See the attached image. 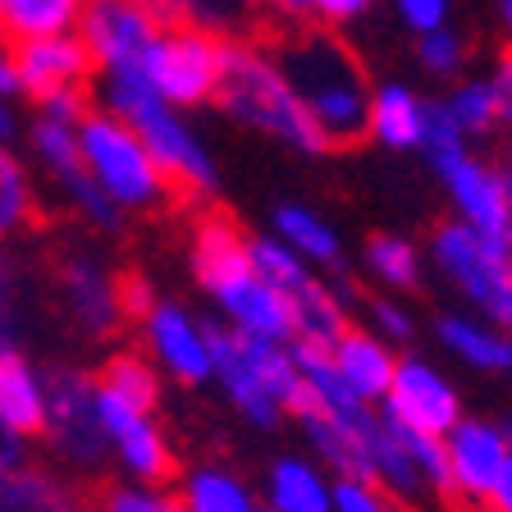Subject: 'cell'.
<instances>
[{"label":"cell","mask_w":512,"mask_h":512,"mask_svg":"<svg viewBox=\"0 0 512 512\" xmlns=\"http://www.w3.org/2000/svg\"><path fill=\"white\" fill-rule=\"evenodd\" d=\"M279 69L288 74L293 92L302 96L307 115L334 147H357L366 138V115H371V78L362 60L325 28H288L284 42L270 46Z\"/></svg>","instance_id":"1"},{"label":"cell","mask_w":512,"mask_h":512,"mask_svg":"<svg viewBox=\"0 0 512 512\" xmlns=\"http://www.w3.org/2000/svg\"><path fill=\"white\" fill-rule=\"evenodd\" d=\"M192 275L206 288V298L224 311V325L252 339L293 343V316L288 302L270 279L256 275L247 234L229 215L211 211L192 224Z\"/></svg>","instance_id":"2"},{"label":"cell","mask_w":512,"mask_h":512,"mask_svg":"<svg viewBox=\"0 0 512 512\" xmlns=\"http://www.w3.org/2000/svg\"><path fill=\"white\" fill-rule=\"evenodd\" d=\"M215 106L234 124L266 133L279 147L298 151V156H325L330 142L316 128V119L307 115L302 96L293 92L288 74L279 69L275 51L261 46L256 37H234L224 42V69L220 87H215Z\"/></svg>","instance_id":"3"},{"label":"cell","mask_w":512,"mask_h":512,"mask_svg":"<svg viewBox=\"0 0 512 512\" xmlns=\"http://www.w3.org/2000/svg\"><path fill=\"white\" fill-rule=\"evenodd\" d=\"M101 110L119 115L133 133H138L142 147H147L151 160L160 165V174L170 179L179 202H206L215 192L220 174H215L211 147H206L202 133L192 128V119H183L179 106L160 101L142 78L101 74Z\"/></svg>","instance_id":"4"},{"label":"cell","mask_w":512,"mask_h":512,"mask_svg":"<svg viewBox=\"0 0 512 512\" xmlns=\"http://www.w3.org/2000/svg\"><path fill=\"white\" fill-rule=\"evenodd\" d=\"M206 339H211V380L224 389V398L234 403L243 421L270 430L298 412L302 375L293 343L252 339V334H238L220 320H206Z\"/></svg>","instance_id":"5"},{"label":"cell","mask_w":512,"mask_h":512,"mask_svg":"<svg viewBox=\"0 0 512 512\" xmlns=\"http://www.w3.org/2000/svg\"><path fill=\"white\" fill-rule=\"evenodd\" d=\"M421 156L430 160L435 179L444 183L458 220L471 224L476 234L512 247V179H508V170L480 160L476 151H471V138H462V128L444 115L439 101H430V128H426V142H421Z\"/></svg>","instance_id":"6"},{"label":"cell","mask_w":512,"mask_h":512,"mask_svg":"<svg viewBox=\"0 0 512 512\" xmlns=\"http://www.w3.org/2000/svg\"><path fill=\"white\" fill-rule=\"evenodd\" d=\"M78 151H83V165L96 179V188L106 192L119 211H160V206L174 202L170 179L160 174L142 138L110 110H87V119L78 124Z\"/></svg>","instance_id":"7"},{"label":"cell","mask_w":512,"mask_h":512,"mask_svg":"<svg viewBox=\"0 0 512 512\" xmlns=\"http://www.w3.org/2000/svg\"><path fill=\"white\" fill-rule=\"evenodd\" d=\"M46 380V421H42V444L51 448V458L74 471H96L110 462V439L101 426V394H96V375L83 366L55 362L42 366Z\"/></svg>","instance_id":"8"},{"label":"cell","mask_w":512,"mask_h":512,"mask_svg":"<svg viewBox=\"0 0 512 512\" xmlns=\"http://www.w3.org/2000/svg\"><path fill=\"white\" fill-rule=\"evenodd\" d=\"M247 252L261 279L279 288V298L288 302L293 316V343L307 348H330L343 330H348V302L334 293V284L320 279L316 266H307L293 247H284L275 234H247Z\"/></svg>","instance_id":"9"},{"label":"cell","mask_w":512,"mask_h":512,"mask_svg":"<svg viewBox=\"0 0 512 512\" xmlns=\"http://www.w3.org/2000/svg\"><path fill=\"white\" fill-rule=\"evenodd\" d=\"M426 261L471 311H480V316H490L499 325L503 307L512 298V247L476 234L462 220H448L430 234Z\"/></svg>","instance_id":"10"},{"label":"cell","mask_w":512,"mask_h":512,"mask_svg":"<svg viewBox=\"0 0 512 512\" xmlns=\"http://www.w3.org/2000/svg\"><path fill=\"white\" fill-rule=\"evenodd\" d=\"M224 42H229V37H215V32H206V28L165 23L156 46L147 51V64H142L138 78L160 101H170V106H179V110L206 106V101H215V87H220Z\"/></svg>","instance_id":"11"},{"label":"cell","mask_w":512,"mask_h":512,"mask_svg":"<svg viewBox=\"0 0 512 512\" xmlns=\"http://www.w3.org/2000/svg\"><path fill=\"white\" fill-rule=\"evenodd\" d=\"M23 142H28V151L37 156V165L51 174V183L69 197V206H74L92 229H106V234L119 229V215L124 211H119L106 192L96 188L92 174H87L83 151H78V124H64V119L37 110V115L23 124Z\"/></svg>","instance_id":"12"},{"label":"cell","mask_w":512,"mask_h":512,"mask_svg":"<svg viewBox=\"0 0 512 512\" xmlns=\"http://www.w3.org/2000/svg\"><path fill=\"white\" fill-rule=\"evenodd\" d=\"M55 298H60L64 316L83 339H115L128 325L124 311V275L110 270L101 256L92 252H64L55 256Z\"/></svg>","instance_id":"13"},{"label":"cell","mask_w":512,"mask_h":512,"mask_svg":"<svg viewBox=\"0 0 512 512\" xmlns=\"http://www.w3.org/2000/svg\"><path fill=\"white\" fill-rule=\"evenodd\" d=\"M160 14L147 0H87L83 19H78V37L87 42L96 60V78L101 74H142L147 51L160 37Z\"/></svg>","instance_id":"14"},{"label":"cell","mask_w":512,"mask_h":512,"mask_svg":"<svg viewBox=\"0 0 512 512\" xmlns=\"http://www.w3.org/2000/svg\"><path fill=\"white\" fill-rule=\"evenodd\" d=\"M380 412L407 430H426V435H448L462 421V394L435 362L426 357H398L394 380L380 398Z\"/></svg>","instance_id":"15"},{"label":"cell","mask_w":512,"mask_h":512,"mask_svg":"<svg viewBox=\"0 0 512 512\" xmlns=\"http://www.w3.org/2000/svg\"><path fill=\"white\" fill-rule=\"evenodd\" d=\"M96 394H101V426H106V439H110V458L133 480H142V485H165L179 462H174L170 435L156 421V412L106 394L101 384H96Z\"/></svg>","instance_id":"16"},{"label":"cell","mask_w":512,"mask_h":512,"mask_svg":"<svg viewBox=\"0 0 512 512\" xmlns=\"http://www.w3.org/2000/svg\"><path fill=\"white\" fill-rule=\"evenodd\" d=\"M448 453V494L462 508H480L490 503L494 485H499L503 467H508L512 448L503 439L499 421H480V416H462L458 426L444 435Z\"/></svg>","instance_id":"17"},{"label":"cell","mask_w":512,"mask_h":512,"mask_svg":"<svg viewBox=\"0 0 512 512\" xmlns=\"http://www.w3.org/2000/svg\"><path fill=\"white\" fill-rule=\"evenodd\" d=\"M147 357L179 384H206L211 380V339L206 320H197L179 302H151V311L138 320Z\"/></svg>","instance_id":"18"},{"label":"cell","mask_w":512,"mask_h":512,"mask_svg":"<svg viewBox=\"0 0 512 512\" xmlns=\"http://www.w3.org/2000/svg\"><path fill=\"white\" fill-rule=\"evenodd\" d=\"M14 46V74H19V92L32 106L69 87H92L96 60L87 42L74 32H55V37H32V42H10Z\"/></svg>","instance_id":"19"},{"label":"cell","mask_w":512,"mask_h":512,"mask_svg":"<svg viewBox=\"0 0 512 512\" xmlns=\"http://www.w3.org/2000/svg\"><path fill=\"white\" fill-rule=\"evenodd\" d=\"M0 512H92V485L23 458L0 467Z\"/></svg>","instance_id":"20"},{"label":"cell","mask_w":512,"mask_h":512,"mask_svg":"<svg viewBox=\"0 0 512 512\" xmlns=\"http://www.w3.org/2000/svg\"><path fill=\"white\" fill-rule=\"evenodd\" d=\"M325 352H330L334 371H339V380L348 384L352 394L362 398V403L380 407L384 389H389V380H394V366H398L394 343H384L371 325H366V330L348 325V330H343Z\"/></svg>","instance_id":"21"},{"label":"cell","mask_w":512,"mask_h":512,"mask_svg":"<svg viewBox=\"0 0 512 512\" xmlns=\"http://www.w3.org/2000/svg\"><path fill=\"white\" fill-rule=\"evenodd\" d=\"M435 339L444 352H453L462 366L480 375H508L512 371V334L494 325L480 311H448L435 320Z\"/></svg>","instance_id":"22"},{"label":"cell","mask_w":512,"mask_h":512,"mask_svg":"<svg viewBox=\"0 0 512 512\" xmlns=\"http://www.w3.org/2000/svg\"><path fill=\"white\" fill-rule=\"evenodd\" d=\"M430 128V101L407 83L371 87V115H366V138H375L384 151H421Z\"/></svg>","instance_id":"23"},{"label":"cell","mask_w":512,"mask_h":512,"mask_svg":"<svg viewBox=\"0 0 512 512\" xmlns=\"http://www.w3.org/2000/svg\"><path fill=\"white\" fill-rule=\"evenodd\" d=\"M266 508L270 512H334V476L316 458L288 453L266 471Z\"/></svg>","instance_id":"24"},{"label":"cell","mask_w":512,"mask_h":512,"mask_svg":"<svg viewBox=\"0 0 512 512\" xmlns=\"http://www.w3.org/2000/svg\"><path fill=\"white\" fill-rule=\"evenodd\" d=\"M0 416L23 439L42 435L46 421V380L19 348H0Z\"/></svg>","instance_id":"25"},{"label":"cell","mask_w":512,"mask_h":512,"mask_svg":"<svg viewBox=\"0 0 512 512\" xmlns=\"http://www.w3.org/2000/svg\"><path fill=\"white\" fill-rule=\"evenodd\" d=\"M270 224H275L279 243L293 247L307 266L343 270V238L320 211H311V206H302V202H288V206H279V211L270 215Z\"/></svg>","instance_id":"26"},{"label":"cell","mask_w":512,"mask_h":512,"mask_svg":"<svg viewBox=\"0 0 512 512\" xmlns=\"http://www.w3.org/2000/svg\"><path fill=\"white\" fill-rule=\"evenodd\" d=\"M160 14V23H188V28H206L215 37H252L261 23V5L256 0H147Z\"/></svg>","instance_id":"27"},{"label":"cell","mask_w":512,"mask_h":512,"mask_svg":"<svg viewBox=\"0 0 512 512\" xmlns=\"http://www.w3.org/2000/svg\"><path fill=\"white\" fill-rule=\"evenodd\" d=\"M87 0H0V37L5 42H32L74 32Z\"/></svg>","instance_id":"28"},{"label":"cell","mask_w":512,"mask_h":512,"mask_svg":"<svg viewBox=\"0 0 512 512\" xmlns=\"http://www.w3.org/2000/svg\"><path fill=\"white\" fill-rule=\"evenodd\" d=\"M179 508L183 512H252L256 499L247 480L229 467H192L179 480Z\"/></svg>","instance_id":"29"},{"label":"cell","mask_w":512,"mask_h":512,"mask_svg":"<svg viewBox=\"0 0 512 512\" xmlns=\"http://www.w3.org/2000/svg\"><path fill=\"white\" fill-rule=\"evenodd\" d=\"M96 384L133 407H147V412L160 407V366L138 348L110 352L106 362H101V371H96Z\"/></svg>","instance_id":"30"},{"label":"cell","mask_w":512,"mask_h":512,"mask_svg":"<svg viewBox=\"0 0 512 512\" xmlns=\"http://www.w3.org/2000/svg\"><path fill=\"white\" fill-rule=\"evenodd\" d=\"M439 106L462 128V138H485L490 128L503 124L499 78H462V83H453V92H448Z\"/></svg>","instance_id":"31"},{"label":"cell","mask_w":512,"mask_h":512,"mask_svg":"<svg viewBox=\"0 0 512 512\" xmlns=\"http://www.w3.org/2000/svg\"><path fill=\"white\" fill-rule=\"evenodd\" d=\"M362 266L375 284L394 288V293H407V288L421 284V270H426V256L412 238H398V234H375L362 252Z\"/></svg>","instance_id":"32"},{"label":"cell","mask_w":512,"mask_h":512,"mask_svg":"<svg viewBox=\"0 0 512 512\" xmlns=\"http://www.w3.org/2000/svg\"><path fill=\"white\" fill-rule=\"evenodd\" d=\"M37 215H42V202H37L28 165L14 156V147L0 142V238L32 229Z\"/></svg>","instance_id":"33"},{"label":"cell","mask_w":512,"mask_h":512,"mask_svg":"<svg viewBox=\"0 0 512 512\" xmlns=\"http://www.w3.org/2000/svg\"><path fill=\"white\" fill-rule=\"evenodd\" d=\"M92 512H183V508L160 485H142V480L101 485V480H92Z\"/></svg>","instance_id":"34"},{"label":"cell","mask_w":512,"mask_h":512,"mask_svg":"<svg viewBox=\"0 0 512 512\" xmlns=\"http://www.w3.org/2000/svg\"><path fill=\"white\" fill-rule=\"evenodd\" d=\"M416 60H421V69H426L430 78H458L462 64H467V42H462V32H453V28L421 32V37H416Z\"/></svg>","instance_id":"35"},{"label":"cell","mask_w":512,"mask_h":512,"mask_svg":"<svg viewBox=\"0 0 512 512\" xmlns=\"http://www.w3.org/2000/svg\"><path fill=\"white\" fill-rule=\"evenodd\" d=\"M19 325H23L19 266H14L5 238H0V348H19Z\"/></svg>","instance_id":"36"},{"label":"cell","mask_w":512,"mask_h":512,"mask_svg":"<svg viewBox=\"0 0 512 512\" xmlns=\"http://www.w3.org/2000/svg\"><path fill=\"white\" fill-rule=\"evenodd\" d=\"M334 512H398V503L375 480L334 476Z\"/></svg>","instance_id":"37"},{"label":"cell","mask_w":512,"mask_h":512,"mask_svg":"<svg viewBox=\"0 0 512 512\" xmlns=\"http://www.w3.org/2000/svg\"><path fill=\"white\" fill-rule=\"evenodd\" d=\"M394 14H398L403 28H412L416 37H421V32L448 28V19H453V0H394Z\"/></svg>","instance_id":"38"},{"label":"cell","mask_w":512,"mask_h":512,"mask_svg":"<svg viewBox=\"0 0 512 512\" xmlns=\"http://www.w3.org/2000/svg\"><path fill=\"white\" fill-rule=\"evenodd\" d=\"M371 330L380 334L384 343H407L416 334V316L403 307V302H394V298H380L371 307Z\"/></svg>","instance_id":"39"},{"label":"cell","mask_w":512,"mask_h":512,"mask_svg":"<svg viewBox=\"0 0 512 512\" xmlns=\"http://www.w3.org/2000/svg\"><path fill=\"white\" fill-rule=\"evenodd\" d=\"M371 5L375 0H316V19L339 28V23H352V19H362V14H371Z\"/></svg>","instance_id":"40"},{"label":"cell","mask_w":512,"mask_h":512,"mask_svg":"<svg viewBox=\"0 0 512 512\" xmlns=\"http://www.w3.org/2000/svg\"><path fill=\"white\" fill-rule=\"evenodd\" d=\"M256 5H261V14H275V19L293 23V28L316 19V0H256Z\"/></svg>","instance_id":"41"},{"label":"cell","mask_w":512,"mask_h":512,"mask_svg":"<svg viewBox=\"0 0 512 512\" xmlns=\"http://www.w3.org/2000/svg\"><path fill=\"white\" fill-rule=\"evenodd\" d=\"M151 302H156V293L147 288V279L124 275V311H128V320H142L151 311Z\"/></svg>","instance_id":"42"},{"label":"cell","mask_w":512,"mask_h":512,"mask_svg":"<svg viewBox=\"0 0 512 512\" xmlns=\"http://www.w3.org/2000/svg\"><path fill=\"white\" fill-rule=\"evenodd\" d=\"M28 458V439L19 430L5 426V416H0V467H10V462H23Z\"/></svg>","instance_id":"43"},{"label":"cell","mask_w":512,"mask_h":512,"mask_svg":"<svg viewBox=\"0 0 512 512\" xmlns=\"http://www.w3.org/2000/svg\"><path fill=\"white\" fill-rule=\"evenodd\" d=\"M0 96H23L19 92V74H14V46L5 42V37H0Z\"/></svg>","instance_id":"44"},{"label":"cell","mask_w":512,"mask_h":512,"mask_svg":"<svg viewBox=\"0 0 512 512\" xmlns=\"http://www.w3.org/2000/svg\"><path fill=\"white\" fill-rule=\"evenodd\" d=\"M14 138H23V119H19V110H14L10 96H0V142L14 147Z\"/></svg>","instance_id":"45"},{"label":"cell","mask_w":512,"mask_h":512,"mask_svg":"<svg viewBox=\"0 0 512 512\" xmlns=\"http://www.w3.org/2000/svg\"><path fill=\"white\" fill-rule=\"evenodd\" d=\"M485 508L490 512H512V458H508V467H503V476H499V485H494V494H490Z\"/></svg>","instance_id":"46"},{"label":"cell","mask_w":512,"mask_h":512,"mask_svg":"<svg viewBox=\"0 0 512 512\" xmlns=\"http://www.w3.org/2000/svg\"><path fill=\"white\" fill-rule=\"evenodd\" d=\"M494 78H499V83L512 92V46H508V51H503V60H499V74H494Z\"/></svg>","instance_id":"47"},{"label":"cell","mask_w":512,"mask_h":512,"mask_svg":"<svg viewBox=\"0 0 512 512\" xmlns=\"http://www.w3.org/2000/svg\"><path fill=\"white\" fill-rule=\"evenodd\" d=\"M499 14H503V28H508V37H512V0H499Z\"/></svg>","instance_id":"48"},{"label":"cell","mask_w":512,"mask_h":512,"mask_svg":"<svg viewBox=\"0 0 512 512\" xmlns=\"http://www.w3.org/2000/svg\"><path fill=\"white\" fill-rule=\"evenodd\" d=\"M503 439H508V448H512V416L503 421Z\"/></svg>","instance_id":"49"},{"label":"cell","mask_w":512,"mask_h":512,"mask_svg":"<svg viewBox=\"0 0 512 512\" xmlns=\"http://www.w3.org/2000/svg\"><path fill=\"white\" fill-rule=\"evenodd\" d=\"M462 512H490V508H485V503H480V508H462Z\"/></svg>","instance_id":"50"},{"label":"cell","mask_w":512,"mask_h":512,"mask_svg":"<svg viewBox=\"0 0 512 512\" xmlns=\"http://www.w3.org/2000/svg\"><path fill=\"white\" fill-rule=\"evenodd\" d=\"M252 512H270V508H261V503H256V508H252Z\"/></svg>","instance_id":"51"},{"label":"cell","mask_w":512,"mask_h":512,"mask_svg":"<svg viewBox=\"0 0 512 512\" xmlns=\"http://www.w3.org/2000/svg\"><path fill=\"white\" fill-rule=\"evenodd\" d=\"M398 512H412V508H398Z\"/></svg>","instance_id":"52"}]
</instances>
